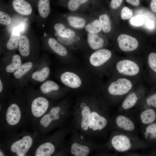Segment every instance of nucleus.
Wrapping results in <instances>:
<instances>
[{
    "mask_svg": "<svg viewBox=\"0 0 156 156\" xmlns=\"http://www.w3.org/2000/svg\"><path fill=\"white\" fill-rule=\"evenodd\" d=\"M131 136L119 133L114 135L111 140V144L114 149L119 153H124L134 148L135 142Z\"/></svg>",
    "mask_w": 156,
    "mask_h": 156,
    "instance_id": "f257e3e1",
    "label": "nucleus"
},
{
    "mask_svg": "<svg viewBox=\"0 0 156 156\" xmlns=\"http://www.w3.org/2000/svg\"><path fill=\"white\" fill-rule=\"evenodd\" d=\"M132 87V83L129 80L121 78L112 82L109 86L108 90L112 95L121 96L127 93Z\"/></svg>",
    "mask_w": 156,
    "mask_h": 156,
    "instance_id": "f03ea898",
    "label": "nucleus"
},
{
    "mask_svg": "<svg viewBox=\"0 0 156 156\" xmlns=\"http://www.w3.org/2000/svg\"><path fill=\"white\" fill-rule=\"evenodd\" d=\"M33 140L29 135H25L21 139L13 142L11 145V151L18 156H23L29 151L33 143Z\"/></svg>",
    "mask_w": 156,
    "mask_h": 156,
    "instance_id": "7ed1b4c3",
    "label": "nucleus"
},
{
    "mask_svg": "<svg viewBox=\"0 0 156 156\" xmlns=\"http://www.w3.org/2000/svg\"><path fill=\"white\" fill-rule=\"evenodd\" d=\"M116 68L120 73L128 76L135 75L139 70V67L137 64L128 60L119 61L116 65Z\"/></svg>",
    "mask_w": 156,
    "mask_h": 156,
    "instance_id": "20e7f679",
    "label": "nucleus"
},
{
    "mask_svg": "<svg viewBox=\"0 0 156 156\" xmlns=\"http://www.w3.org/2000/svg\"><path fill=\"white\" fill-rule=\"evenodd\" d=\"M120 48L125 51H130L135 49L138 47V43L137 40L130 36L121 34L117 38Z\"/></svg>",
    "mask_w": 156,
    "mask_h": 156,
    "instance_id": "39448f33",
    "label": "nucleus"
},
{
    "mask_svg": "<svg viewBox=\"0 0 156 156\" xmlns=\"http://www.w3.org/2000/svg\"><path fill=\"white\" fill-rule=\"evenodd\" d=\"M111 56V52L108 49H98L91 54L89 58L90 62L93 66H99L108 60Z\"/></svg>",
    "mask_w": 156,
    "mask_h": 156,
    "instance_id": "423d86ee",
    "label": "nucleus"
},
{
    "mask_svg": "<svg viewBox=\"0 0 156 156\" xmlns=\"http://www.w3.org/2000/svg\"><path fill=\"white\" fill-rule=\"evenodd\" d=\"M49 105L48 101L42 97L35 98L31 105V112L33 115L38 118L42 116L47 111Z\"/></svg>",
    "mask_w": 156,
    "mask_h": 156,
    "instance_id": "0eeeda50",
    "label": "nucleus"
},
{
    "mask_svg": "<svg viewBox=\"0 0 156 156\" xmlns=\"http://www.w3.org/2000/svg\"><path fill=\"white\" fill-rule=\"evenodd\" d=\"M107 121L105 118L97 112H92L90 116L88 127L93 131H101L107 126Z\"/></svg>",
    "mask_w": 156,
    "mask_h": 156,
    "instance_id": "6e6552de",
    "label": "nucleus"
},
{
    "mask_svg": "<svg viewBox=\"0 0 156 156\" xmlns=\"http://www.w3.org/2000/svg\"><path fill=\"white\" fill-rule=\"evenodd\" d=\"M21 117V112L19 106L13 103L8 107L6 114L7 123L10 125H14L19 122Z\"/></svg>",
    "mask_w": 156,
    "mask_h": 156,
    "instance_id": "1a4fd4ad",
    "label": "nucleus"
},
{
    "mask_svg": "<svg viewBox=\"0 0 156 156\" xmlns=\"http://www.w3.org/2000/svg\"><path fill=\"white\" fill-rule=\"evenodd\" d=\"M115 123L119 129L126 132H132L135 128L133 121L130 118L122 114L119 115L116 117Z\"/></svg>",
    "mask_w": 156,
    "mask_h": 156,
    "instance_id": "9d476101",
    "label": "nucleus"
},
{
    "mask_svg": "<svg viewBox=\"0 0 156 156\" xmlns=\"http://www.w3.org/2000/svg\"><path fill=\"white\" fill-rule=\"evenodd\" d=\"M61 80L64 84L74 88L79 87L81 84L79 77L76 74L69 72L63 73L61 76Z\"/></svg>",
    "mask_w": 156,
    "mask_h": 156,
    "instance_id": "9b49d317",
    "label": "nucleus"
},
{
    "mask_svg": "<svg viewBox=\"0 0 156 156\" xmlns=\"http://www.w3.org/2000/svg\"><path fill=\"white\" fill-rule=\"evenodd\" d=\"M12 5L15 11L20 14L27 16L32 12L31 5L25 0H13Z\"/></svg>",
    "mask_w": 156,
    "mask_h": 156,
    "instance_id": "f8f14e48",
    "label": "nucleus"
},
{
    "mask_svg": "<svg viewBox=\"0 0 156 156\" xmlns=\"http://www.w3.org/2000/svg\"><path fill=\"white\" fill-rule=\"evenodd\" d=\"M66 21L70 27L77 30L85 28L87 23V21L84 17L78 15H69L67 17Z\"/></svg>",
    "mask_w": 156,
    "mask_h": 156,
    "instance_id": "ddd939ff",
    "label": "nucleus"
},
{
    "mask_svg": "<svg viewBox=\"0 0 156 156\" xmlns=\"http://www.w3.org/2000/svg\"><path fill=\"white\" fill-rule=\"evenodd\" d=\"M139 118L141 123L147 125L156 122V110L153 108H147L140 113Z\"/></svg>",
    "mask_w": 156,
    "mask_h": 156,
    "instance_id": "4468645a",
    "label": "nucleus"
},
{
    "mask_svg": "<svg viewBox=\"0 0 156 156\" xmlns=\"http://www.w3.org/2000/svg\"><path fill=\"white\" fill-rule=\"evenodd\" d=\"M87 34V42L92 49L97 50L103 46L104 40L98 35V34Z\"/></svg>",
    "mask_w": 156,
    "mask_h": 156,
    "instance_id": "2eb2a0df",
    "label": "nucleus"
},
{
    "mask_svg": "<svg viewBox=\"0 0 156 156\" xmlns=\"http://www.w3.org/2000/svg\"><path fill=\"white\" fill-rule=\"evenodd\" d=\"M55 147L50 142L44 143L39 146L36 149L35 155L36 156H50L54 152Z\"/></svg>",
    "mask_w": 156,
    "mask_h": 156,
    "instance_id": "dca6fc26",
    "label": "nucleus"
},
{
    "mask_svg": "<svg viewBox=\"0 0 156 156\" xmlns=\"http://www.w3.org/2000/svg\"><path fill=\"white\" fill-rule=\"evenodd\" d=\"M48 43L51 49L55 53L61 56H65L68 53L66 48L53 37L49 38Z\"/></svg>",
    "mask_w": 156,
    "mask_h": 156,
    "instance_id": "f3484780",
    "label": "nucleus"
},
{
    "mask_svg": "<svg viewBox=\"0 0 156 156\" xmlns=\"http://www.w3.org/2000/svg\"><path fill=\"white\" fill-rule=\"evenodd\" d=\"M18 51L20 54L23 56L27 57L29 54V42L27 36L23 35L20 39L18 45Z\"/></svg>",
    "mask_w": 156,
    "mask_h": 156,
    "instance_id": "a211bd4d",
    "label": "nucleus"
},
{
    "mask_svg": "<svg viewBox=\"0 0 156 156\" xmlns=\"http://www.w3.org/2000/svg\"><path fill=\"white\" fill-rule=\"evenodd\" d=\"M21 36L19 31L15 30L12 31L6 44L7 49L9 50H13L17 49Z\"/></svg>",
    "mask_w": 156,
    "mask_h": 156,
    "instance_id": "6ab92c4d",
    "label": "nucleus"
},
{
    "mask_svg": "<svg viewBox=\"0 0 156 156\" xmlns=\"http://www.w3.org/2000/svg\"><path fill=\"white\" fill-rule=\"evenodd\" d=\"M70 152L75 156H86L89 153L90 149L86 146L75 143L71 146Z\"/></svg>",
    "mask_w": 156,
    "mask_h": 156,
    "instance_id": "aec40b11",
    "label": "nucleus"
},
{
    "mask_svg": "<svg viewBox=\"0 0 156 156\" xmlns=\"http://www.w3.org/2000/svg\"><path fill=\"white\" fill-rule=\"evenodd\" d=\"M38 9L40 16L43 18H46L49 16L50 11L49 0H39Z\"/></svg>",
    "mask_w": 156,
    "mask_h": 156,
    "instance_id": "412c9836",
    "label": "nucleus"
},
{
    "mask_svg": "<svg viewBox=\"0 0 156 156\" xmlns=\"http://www.w3.org/2000/svg\"><path fill=\"white\" fill-rule=\"evenodd\" d=\"M138 99V97L135 92L130 93L123 101L121 105L122 108L125 110L131 108L135 105Z\"/></svg>",
    "mask_w": 156,
    "mask_h": 156,
    "instance_id": "4be33fe9",
    "label": "nucleus"
},
{
    "mask_svg": "<svg viewBox=\"0 0 156 156\" xmlns=\"http://www.w3.org/2000/svg\"><path fill=\"white\" fill-rule=\"evenodd\" d=\"M143 135L148 141L156 140V122L146 125L144 130Z\"/></svg>",
    "mask_w": 156,
    "mask_h": 156,
    "instance_id": "5701e85b",
    "label": "nucleus"
},
{
    "mask_svg": "<svg viewBox=\"0 0 156 156\" xmlns=\"http://www.w3.org/2000/svg\"><path fill=\"white\" fill-rule=\"evenodd\" d=\"M85 29L87 33L97 34L102 30L101 26L99 19H94L87 23Z\"/></svg>",
    "mask_w": 156,
    "mask_h": 156,
    "instance_id": "b1692460",
    "label": "nucleus"
},
{
    "mask_svg": "<svg viewBox=\"0 0 156 156\" xmlns=\"http://www.w3.org/2000/svg\"><path fill=\"white\" fill-rule=\"evenodd\" d=\"M99 20L101 26L102 30L105 33H108L111 29V23L110 18L106 14L100 15Z\"/></svg>",
    "mask_w": 156,
    "mask_h": 156,
    "instance_id": "393cba45",
    "label": "nucleus"
},
{
    "mask_svg": "<svg viewBox=\"0 0 156 156\" xmlns=\"http://www.w3.org/2000/svg\"><path fill=\"white\" fill-rule=\"evenodd\" d=\"M90 114V109L89 107L86 106L83 107L81 111L82 119L81 126L82 129L84 131H86L88 129L89 120Z\"/></svg>",
    "mask_w": 156,
    "mask_h": 156,
    "instance_id": "a878e982",
    "label": "nucleus"
},
{
    "mask_svg": "<svg viewBox=\"0 0 156 156\" xmlns=\"http://www.w3.org/2000/svg\"><path fill=\"white\" fill-rule=\"evenodd\" d=\"M33 64L31 62H26L23 64L15 72L14 77L16 79H19L26 74L32 68Z\"/></svg>",
    "mask_w": 156,
    "mask_h": 156,
    "instance_id": "bb28decb",
    "label": "nucleus"
},
{
    "mask_svg": "<svg viewBox=\"0 0 156 156\" xmlns=\"http://www.w3.org/2000/svg\"><path fill=\"white\" fill-rule=\"evenodd\" d=\"M21 59L19 55L15 54L12 57V63L6 67V70L8 73L14 72L21 66Z\"/></svg>",
    "mask_w": 156,
    "mask_h": 156,
    "instance_id": "cd10ccee",
    "label": "nucleus"
},
{
    "mask_svg": "<svg viewBox=\"0 0 156 156\" xmlns=\"http://www.w3.org/2000/svg\"><path fill=\"white\" fill-rule=\"evenodd\" d=\"M49 72V69L48 67H44L40 71L34 72L32 75L31 78L36 81L42 82L48 77Z\"/></svg>",
    "mask_w": 156,
    "mask_h": 156,
    "instance_id": "c85d7f7f",
    "label": "nucleus"
},
{
    "mask_svg": "<svg viewBox=\"0 0 156 156\" xmlns=\"http://www.w3.org/2000/svg\"><path fill=\"white\" fill-rule=\"evenodd\" d=\"M41 92L46 94L52 91H56L59 89L58 85L52 81L48 80L44 83L40 87Z\"/></svg>",
    "mask_w": 156,
    "mask_h": 156,
    "instance_id": "c756f323",
    "label": "nucleus"
},
{
    "mask_svg": "<svg viewBox=\"0 0 156 156\" xmlns=\"http://www.w3.org/2000/svg\"><path fill=\"white\" fill-rule=\"evenodd\" d=\"M60 118L59 114L55 116L50 113L44 116L40 120V124L44 127H47L51 121L54 120H57Z\"/></svg>",
    "mask_w": 156,
    "mask_h": 156,
    "instance_id": "7c9ffc66",
    "label": "nucleus"
},
{
    "mask_svg": "<svg viewBox=\"0 0 156 156\" xmlns=\"http://www.w3.org/2000/svg\"><path fill=\"white\" fill-rule=\"evenodd\" d=\"M57 36H60L64 38H72L78 36L75 31L71 28L66 27L62 31L57 34H55Z\"/></svg>",
    "mask_w": 156,
    "mask_h": 156,
    "instance_id": "2f4dec72",
    "label": "nucleus"
},
{
    "mask_svg": "<svg viewBox=\"0 0 156 156\" xmlns=\"http://www.w3.org/2000/svg\"><path fill=\"white\" fill-rule=\"evenodd\" d=\"M88 0H69L68 3L69 10L72 12L77 10L80 6L87 2Z\"/></svg>",
    "mask_w": 156,
    "mask_h": 156,
    "instance_id": "473e14b6",
    "label": "nucleus"
},
{
    "mask_svg": "<svg viewBox=\"0 0 156 156\" xmlns=\"http://www.w3.org/2000/svg\"><path fill=\"white\" fill-rule=\"evenodd\" d=\"M11 22V19L9 16L4 12L0 11V23L4 25H8L10 24Z\"/></svg>",
    "mask_w": 156,
    "mask_h": 156,
    "instance_id": "72a5a7b5",
    "label": "nucleus"
},
{
    "mask_svg": "<svg viewBox=\"0 0 156 156\" xmlns=\"http://www.w3.org/2000/svg\"><path fill=\"white\" fill-rule=\"evenodd\" d=\"M148 61L150 67L156 73V53H150L148 56Z\"/></svg>",
    "mask_w": 156,
    "mask_h": 156,
    "instance_id": "f704fd0d",
    "label": "nucleus"
},
{
    "mask_svg": "<svg viewBox=\"0 0 156 156\" xmlns=\"http://www.w3.org/2000/svg\"><path fill=\"white\" fill-rule=\"evenodd\" d=\"M79 36L78 35L75 37L67 38L58 36L57 39L61 43L67 45H70L75 42L78 41L79 39Z\"/></svg>",
    "mask_w": 156,
    "mask_h": 156,
    "instance_id": "c9c22d12",
    "label": "nucleus"
},
{
    "mask_svg": "<svg viewBox=\"0 0 156 156\" xmlns=\"http://www.w3.org/2000/svg\"><path fill=\"white\" fill-rule=\"evenodd\" d=\"M130 22L133 26H140L142 25L144 22V18L142 16L137 15L131 18Z\"/></svg>",
    "mask_w": 156,
    "mask_h": 156,
    "instance_id": "e433bc0d",
    "label": "nucleus"
},
{
    "mask_svg": "<svg viewBox=\"0 0 156 156\" xmlns=\"http://www.w3.org/2000/svg\"><path fill=\"white\" fill-rule=\"evenodd\" d=\"M133 14L132 10L127 7H123L121 11V17L123 20L128 19L131 17Z\"/></svg>",
    "mask_w": 156,
    "mask_h": 156,
    "instance_id": "4c0bfd02",
    "label": "nucleus"
},
{
    "mask_svg": "<svg viewBox=\"0 0 156 156\" xmlns=\"http://www.w3.org/2000/svg\"><path fill=\"white\" fill-rule=\"evenodd\" d=\"M146 103L148 106L156 108V93L148 97L146 100Z\"/></svg>",
    "mask_w": 156,
    "mask_h": 156,
    "instance_id": "58836bf2",
    "label": "nucleus"
},
{
    "mask_svg": "<svg viewBox=\"0 0 156 156\" xmlns=\"http://www.w3.org/2000/svg\"><path fill=\"white\" fill-rule=\"evenodd\" d=\"M66 26L63 23L58 22L55 23L54 26V29L55 31V34L61 31Z\"/></svg>",
    "mask_w": 156,
    "mask_h": 156,
    "instance_id": "ea45409f",
    "label": "nucleus"
},
{
    "mask_svg": "<svg viewBox=\"0 0 156 156\" xmlns=\"http://www.w3.org/2000/svg\"><path fill=\"white\" fill-rule=\"evenodd\" d=\"M123 0H111L110 3V6L113 9L118 8L120 5Z\"/></svg>",
    "mask_w": 156,
    "mask_h": 156,
    "instance_id": "a19ab883",
    "label": "nucleus"
},
{
    "mask_svg": "<svg viewBox=\"0 0 156 156\" xmlns=\"http://www.w3.org/2000/svg\"><path fill=\"white\" fill-rule=\"evenodd\" d=\"M146 26L148 29H152L155 26V23L152 20H147L145 23Z\"/></svg>",
    "mask_w": 156,
    "mask_h": 156,
    "instance_id": "79ce46f5",
    "label": "nucleus"
},
{
    "mask_svg": "<svg viewBox=\"0 0 156 156\" xmlns=\"http://www.w3.org/2000/svg\"><path fill=\"white\" fill-rule=\"evenodd\" d=\"M60 108L59 107H54L51 109L50 113L53 115H57L60 112Z\"/></svg>",
    "mask_w": 156,
    "mask_h": 156,
    "instance_id": "37998d69",
    "label": "nucleus"
},
{
    "mask_svg": "<svg viewBox=\"0 0 156 156\" xmlns=\"http://www.w3.org/2000/svg\"><path fill=\"white\" fill-rule=\"evenodd\" d=\"M126 1L128 3L135 6H138L140 3L139 0H126Z\"/></svg>",
    "mask_w": 156,
    "mask_h": 156,
    "instance_id": "c03bdc74",
    "label": "nucleus"
},
{
    "mask_svg": "<svg viewBox=\"0 0 156 156\" xmlns=\"http://www.w3.org/2000/svg\"><path fill=\"white\" fill-rule=\"evenodd\" d=\"M150 8L152 11L156 13V0H151Z\"/></svg>",
    "mask_w": 156,
    "mask_h": 156,
    "instance_id": "a18cd8bd",
    "label": "nucleus"
},
{
    "mask_svg": "<svg viewBox=\"0 0 156 156\" xmlns=\"http://www.w3.org/2000/svg\"><path fill=\"white\" fill-rule=\"evenodd\" d=\"M3 89V86L2 82L1 80H0V92H1Z\"/></svg>",
    "mask_w": 156,
    "mask_h": 156,
    "instance_id": "49530a36",
    "label": "nucleus"
},
{
    "mask_svg": "<svg viewBox=\"0 0 156 156\" xmlns=\"http://www.w3.org/2000/svg\"><path fill=\"white\" fill-rule=\"evenodd\" d=\"M0 156H4L3 153L1 150H0Z\"/></svg>",
    "mask_w": 156,
    "mask_h": 156,
    "instance_id": "de8ad7c7",
    "label": "nucleus"
}]
</instances>
